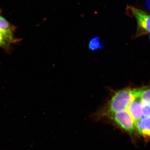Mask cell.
<instances>
[{
	"instance_id": "1",
	"label": "cell",
	"mask_w": 150,
	"mask_h": 150,
	"mask_svg": "<svg viewBox=\"0 0 150 150\" xmlns=\"http://www.w3.org/2000/svg\"><path fill=\"white\" fill-rule=\"evenodd\" d=\"M141 89L126 88L116 92L109 103V112L113 114L126 110L131 103L139 98Z\"/></svg>"
},
{
	"instance_id": "2",
	"label": "cell",
	"mask_w": 150,
	"mask_h": 150,
	"mask_svg": "<svg viewBox=\"0 0 150 150\" xmlns=\"http://www.w3.org/2000/svg\"><path fill=\"white\" fill-rule=\"evenodd\" d=\"M127 10L137 21V36L150 33V13L132 6H128Z\"/></svg>"
},
{
	"instance_id": "3",
	"label": "cell",
	"mask_w": 150,
	"mask_h": 150,
	"mask_svg": "<svg viewBox=\"0 0 150 150\" xmlns=\"http://www.w3.org/2000/svg\"><path fill=\"white\" fill-rule=\"evenodd\" d=\"M111 118L116 125L128 133H132L136 129V122L127 110L112 114Z\"/></svg>"
},
{
	"instance_id": "4",
	"label": "cell",
	"mask_w": 150,
	"mask_h": 150,
	"mask_svg": "<svg viewBox=\"0 0 150 150\" xmlns=\"http://www.w3.org/2000/svg\"><path fill=\"white\" fill-rule=\"evenodd\" d=\"M127 109L135 122L143 118L142 100L139 98L131 103Z\"/></svg>"
},
{
	"instance_id": "5",
	"label": "cell",
	"mask_w": 150,
	"mask_h": 150,
	"mask_svg": "<svg viewBox=\"0 0 150 150\" xmlns=\"http://www.w3.org/2000/svg\"><path fill=\"white\" fill-rule=\"evenodd\" d=\"M136 127L143 137L150 138V117L142 118L136 122Z\"/></svg>"
},
{
	"instance_id": "6",
	"label": "cell",
	"mask_w": 150,
	"mask_h": 150,
	"mask_svg": "<svg viewBox=\"0 0 150 150\" xmlns=\"http://www.w3.org/2000/svg\"><path fill=\"white\" fill-rule=\"evenodd\" d=\"M16 27L9 22L0 14V31L10 37L15 38Z\"/></svg>"
},
{
	"instance_id": "7",
	"label": "cell",
	"mask_w": 150,
	"mask_h": 150,
	"mask_svg": "<svg viewBox=\"0 0 150 150\" xmlns=\"http://www.w3.org/2000/svg\"><path fill=\"white\" fill-rule=\"evenodd\" d=\"M20 40V39L10 37L0 31V48L6 51L10 50L11 44L18 43Z\"/></svg>"
},
{
	"instance_id": "8",
	"label": "cell",
	"mask_w": 150,
	"mask_h": 150,
	"mask_svg": "<svg viewBox=\"0 0 150 150\" xmlns=\"http://www.w3.org/2000/svg\"><path fill=\"white\" fill-rule=\"evenodd\" d=\"M103 46H104L100 40V38L98 37L93 38L89 42V49L92 51L102 49Z\"/></svg>"
},
{
	"instance_id": "9",
	"label": "cell",
	"mask_w": 150,
	"mask_h": 150,
	"mask_svg": "<svg viewBox=\"0 0 150 150\" xmlns=\"http://www.w3.org/2000/svg\"><path fill=\"white\" fill-rule=\"evenodd\" d=\"M139 98L150 105V88H141Z\"/></svg>"
},
{
	"instance_id": "10",
	"label": "cell",
	"mask_w": 150,
	"mask_h": 150,
	"mask_svg": "<svg viewBox=\"0 0 150 150\" xmlns=\"http://www.w3.org/2000/svg\"><path fill=\"white\" fill-rule=\"evenodd\" d=\"M142 103L143 118H148L150 117V105L142 100Z\"/></svg>"
}]
</instances>
